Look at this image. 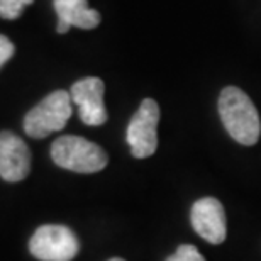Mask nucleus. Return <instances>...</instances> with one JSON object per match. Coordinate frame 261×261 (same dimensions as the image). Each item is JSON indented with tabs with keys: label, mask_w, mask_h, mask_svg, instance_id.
I'll list each match as a JSON object with an SVG mask.
<instances>
[{
	"label": "nucleus",
	"mask_w": 261,
	"mask_h": 261,
	"mask_svg": "<svg viewBox=\"0 0 261 261\" xmlns=\"http://www.w3.org/2000/svg\"><path fill=\"white\" fill-rule=\"evenodd\" d=\"M34 0H0V17L14 20L20 17V12L25 5H31Z\"/></svg>",
	"instance_id": "obj_10"
},
{
	"label": "nucleus",
	"mask_w": 261,
	"mask_h": 261,
	"mask_svg": "<svg viewBox=\"0 0 261 261\" xmlns=\"http://www.w3.org/2000/svg\"><path fill=\"white\" fill-rule=\"evenodd\" d=\"M219 116L229 136L239 144L253 146L261 134V122L253 100L238 87H226L219 95Z\"/></svg>",
	"instance_id": "obj_1"
},
{
	"label": "nucleus",
	"mask_w": 261,
	"mask_h": 261,
	"mask_svg": "<svg viewBox=\"0 0 261 261\" xmlns=\"http://www.w3.org/2000/svg\"><path fill=\"white\" fill-rule=\"evenodd\" d=\"M31 171V151L19 136L0 133V176L5 181H20Z\"/></svg>",
	"instance_id": "obj_8"
},
{
	"label": "nucleus",
	"mask_w": 261,
	"mask_h": 261,
	"mask_svg": "<svg viewBox=\"0 0 261 261\" xmlns=\"http://www.w3.org/2000/svg\"><path fill=\"white\" fill-rule=\"evenodd\" d=\"M80 243L70 227L46 224L36 229L29 241V251L41 261H71L78 254Z\"/></svg>",
	"instance_id": "obj_4"
},
{
	"label": "nucleus",
	"mask_w": 261,
	"mask_h": 261,
	"mask_svg": "<svg viewBox=\"0 0 261 261\" xmlns=\"http://www.w3.org/2000/svg\"><path fill=\"white\" fill-rule=\"evenodd\" d=\"M160 107L153 98H144L127 126V144L134 158H149L158 148Z\"/></svg>",
	"instance_id": "obj_5"
},
{
	"label": "nucleus",
	"mask_w": 261,
	"mask_h": 261,
	"mask_svg": "<svg viewBox=\"0 0 261 261\" xmlns=\"http://www.w3.org/2000/svg\"><path fill=\"white\" fill-rule=\"evenodd\" d=\"M71 117V95L65 90H56L43 98L24 117V130L36 139L46 138L61 130Z\"/></svg>",
	"instance_id": "obj_3"
},
{
	"label": "nucleus",
	"mask_w": 261,
	"mask_h": 261,
	"mask_svg": "<svg viewBox=\"0 0 261 261\" xmlns=\"http://www.w3.org/2000/svg\"><path fill=\"white\" fill-rule=\"evenodd\" d=\"M190 221L198 236L211 244H221L226 241V212L217 198L205 197L197 200L192 207Z\"/></svg>",
	"instance_id": "obj_7"
},
{
	"label": "nucleus",
	"mask_w": 261,
	"mask_h": 261,
	"mask_svg": "<svg viewBox=\"0 0 261 261\" xmlns=\"http://www.w3.org/2000/svg\"><path fill=\"white\" fill-rule=\"evenodd\" d=\"M166 261H205V258L202 256L200 251L195 246H192V244H181L175 251V254L166 258Z\"/></svg>",
	"instance_id": "obj_11"
},
{
	"label": "nucleus",
	"mask_w": 261,
	"mask_h": 261,
	"mask_svg": "<svg viewBox=\"0 0 261 261\" xmlns=\"http://www.w3.org/2000/svg\"><path fill=\"white\" fill-rule=\"evenodd\" d=\"M109 261H126V259H122V258H111Z\"/></svg>",
	"instance_id": "obj_13"
},
{
	"label": "nucleus",
	"mask_w": 261,
	"mask_h": 261,
	"mask_svg": "<svg viewBox=\"0 0 261 261\" xmlns=\"http://www.w3.org/2000/svg\"><path fill=\"white\" fill-rule=\"evenodd\" d=\"M106 85L100 78L88 76L73 83L70 95L78 106V114L87 126H102L107 122V109L103 103Z\"/></svg>",
	"instance_id": "obj_6"
},
{
	"label": "nucleus",
	"mask_w": 261,
	"mask_h": 261,
	"mask_svg": "<svg viewBox=\"0 0 261 261\" xmlns=\"http://www.w3.org/2000/svg\"><path fill=\"white\" fill-rule=\"evenodd\" d=\"M51 158L60 168L76 173H97L107 166V153L80 136H61L51 146Z\"/></svg>",
	"instance_id": "obj_2"
},
{
	"label": "nucleus",
	"mask_w": 261,
	"mask_h": 261,
	"mask_svg": "<svg viewBox=\"0 0 261 261\" xmlns=\"http://www.w3.org/2000/svg\"><path fill=\"white\" fill-rule=\"evenodd\" d=\"M55 10L58 14L56 31L68 33L71 25L80 29H93L100 24V14L88 7L87 0H55Z\"/></svg>",
	"instance_id": "obj_9"
},
{
	"label": "nucleus",
	"mask_w": 261,
	"mask_h": 261,
	"mask_svg": "<svg viewBox=\"0 0 261 261\" xmlns=\"http://www.w3.org/2000/svg\"><path fill=\"white\" fill-rule=\"evenodd\" d=\"M14 53H15V46L12 44V41H9L7 36L0 34V66L12 58Z\"/></svg>",
	"instance_id": "obj_12"
}]
</instances>
